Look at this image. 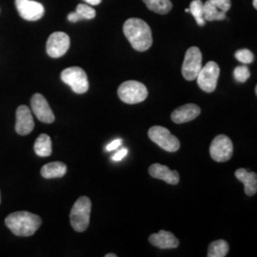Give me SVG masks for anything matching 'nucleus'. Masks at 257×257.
Returning a JSON list of instances; mask_svg holds the SVG:
<instances>
[{
  "label": "nucleus",
  "mask_w": 257,
  "mask_h": 257,
  "mask_svg": "<svg viewBox=\"0 0 257 257\" xmlns=\"http://www.w3.org/2000/svg\"><path fill=\"white\" fill-rule=\"evenodd\" d=\"M31 106L35 115L39 121L46 124H51L55 121V114L47 101L46 98L42 94L40 93L34 94L31 99Z\"/></svg>",
  "instance_id": "obj_12"
},
{
  "label": "nucleus",
  "mask_w": 257,
  "mask_h": 257,
  "mask_svg": "<svg viewBox=\"0 0 257 257\" xmlns=\"http://www.w3.org/2000/svg\"><path fill=\"white\" fill-rule=\"evenodd\" d=\"M235 58L243 64H249L253 61V54L248 49H241L235 53Z\"/></svg>",
  "instance_id": "obj_26"
},
{
  "label": "nucleus",
  "mask_w": 257,
  "mask_h": 257,
  "mask_svg": "<svg viewBox=\"0 0 257 257\" xmlns=\"http://www.w3.org/2000/svg\"><path fill=\"white\" fill-rule=\"evenodd\" d=\"M81 17L76 13V12H74V13H71V14H69L68 15V20L69 21H71L72 23H75V22H77V21H79V20H81Z\"/></svg>",
  "instance_id": "obj_30"
},
{
  "label": "nucleus",
  "mask_w": 257,
  "mask_h": 257,
  "mask_svg": "<svg viewBox=\"0 0 257 257\" xmlns=\"http://www.w3.org/2000/svg\"><path fill=\"white\" fill-rule=\"evenodd\" d=\"M118 96L121 101L127 104H138L148 97V90L143 83L136 80H128L122 83L118 88Z\"/></svg>",
  "instance_id": "obj_4"
},
{
  "label": "nucleus",
  "mask_w": 257,
  "mask_h": 257,
  "mask_svg": "<svg viewBox=\"0 0 257 257\" xmlns=\"http://www.w3.org/2000/svg\"><path fill=\"white\" fill-rule=\"evenodd\" d=\"M203 18L206 21H215V20H224L226 19V13L217 9L210 0L206 1L203 4Z\"/></svg>",
  "instance_id": "obj_20"
},
{
  "label": "nucleus",
  "mask_w": 257,
  "mask_h": 257,
  "mask_svg": "<svg viewBox=\"0 0 257 257\" xmlns=\"http://www.w3.org/2000/svg\"><path fill=\"white\" fill-rule=\"evenodd\" d=\"M203 3L201 0H193L190 4V13L193 15L199 26H204L206 20L203 18Z\"/></svg>",
  "instance_id": "obj_23"
},
{
  "label": "nucleus",
  "mask_w": 257,
  "mask_h": 257,
  "mask_svg": "<svg viewBox=\"0 0 257 257\" xmlns=\"http://www.w3.org/2000/svg\"><path fill=\"white\" fill-rule=\"evenodd\" d=\"M147 8L158 15H166L171 12L173 4L170 0H143Z\"/></svg>",
  "instance_id": "obj_21"
},
{
  "label": "nucleus",
  "mask_w": 257,
  "mask_h": 257,
  "mask_svg": "<svg viewBox=\"0 0 257 257\" xmlns=\"http://www.w3.org/2000/svg\"><path fill=\"white\" fill-rule=\"evenodd\" d=\"M83 1H85L86 3L92 5V6H96V5L101 3L102 0H83Z\"/></svg>",
  "instance_id": "obj_31"
},
{
  "label": "nucleus",
  "mask_w": 257,
  "mask_h": 257,
  "mask_svg": "<svg viewBox=\"0 0 257 257\" xmlns=\"http://www.w3.org/2000/svg\"><path fill=\"white\" fill-rule=\"evenodd\" d=\"M233 75L237 82L244 83L246 82L249 78L250 73H249L248 67L246 65H244V66L236 67L233 71Z\"/></svg>",
  "instance_id": "obj_25"
},
{
  "label": "nucleus",
  "mask_w": 257,
  "mask_h": 257,
  "mask_svg": "<svg viewBox=\"0 0 257 257\" xmlns=\"http://www.w3.org/2000/svg\"><path fill=\"white\" fill-rule=\"evenodd\" d=\"M220 69L218 64L214 61L208 62L204 68H201L199 74L196 77L199 88L204 92H213L216 89Z\"/></svg>",
  "instance_id": "obj_8"
},
{
  "label": "nucleus",
  "mask_w": 257,
  "mask_h": 257,
  "mask_svg": "<svg viewBox=\"0 0 257 257\" xmlns=\"http://www.w3.org/2000/svg\"><path fill=\"white\" fill-rule=\"evenodd\" d=\"M92 201L87 196L79 197L73 206L70 213L71 225L75 231L82 232L87 230L90 224Z\"/></svg>",
  "instance_id": "obj_3"
},
{
  "label": "nucleus",
  "mask_w": 257,
  "mask_h": 257,
  "mask_svg": "<svg viewBox=\"0 0 257 257\" xmlns=\"http://www.w3.org/2000/svg\"><path fill=\"white\" fill-rule=\"evenodd\" d=\"M149 174L152 177L163 180L168 184L176 185L179 183V174L177 171H172L170 168L162 164H153L149 168Z\"/></svg>",
  "instance_id": "obj_16"
},
{
  "label": "nucleus",
  "mask_w": 257,
  "mask_h": 257,
  "mask_svg": "<svg viewBox=\"0 0 257 257\" xmlns=\"http://www.w3.org/2000/svg\"><path fill=\"white\" fill-rule=\"evenodd\" d=\"M229 244L227 241L219 239L211 242L208 248L209 257H225L229 252Z\"/></svg>",
  "instance_id": "obj_22"
},
{
  "label": "nucleus",
  "mask_w": 257,
  "mask_h": 257,
  "mask_svg": "<svg viewBox=\"0 0 257 257\" xmlns=\"http://www.w3.org/2000/svg\"><path fill=\"white\" fill-rule=\"evenodd\" d=\"M127 154H128V150L127 149H122V150H120L118 153H116L114 156H112L111 159L113 161H120L121 159H123L125 156H127Z\"/></svg>",
  "instance_id": "obj_28"
},
{
  "label": "nucleus",
  "mask_w": 257,
  "mask_h": 257,
  "mask_svg": "<svg viewBox=\"0 0 257 257\" xmlns=\"http://www.w3.org/2000/svg\"><path fill=\"white\" fill-rule=\"evenodd\" d=\"M75 12L81 17L82 19H92L95 18V10L86 4H78Z\"/></svg>",
  "instance_id": "obj_24"
},
{
  "label": "nucleus",
  "mask_w": 257,
  "mask_h": 257,
  "mask_svg": "<svg viewBox=\"0 0 257 257\" xmlns=\"http://www.w3.org/2000/svg\"><path fill=\"white\" fill-rule=\"evenodd\" d=\"M117 255L115 254V253H108V254H106L105 257H116Z\"/></svg>",
  "instance_id": "obj_32"
},
{
  "label": "nucleus",
  "mask_w": 257,
  "mask_h": 257,
  "mask_svg": "<svg viewBox=\"0 0 257 257\" xmlns=\"http://www.w3.org/2000/svg\"><path fill=\"white\" fill-rule=\"evenodd\" d=\"M0 202H1V195H0Z\"/></svg>",
  "instance_id": "obj_35"
},
{
  "label": "nucleus",
  "mask_w": 257,
  "mask_h": 257,
  "mask_svg": "<svg viewBox=\"0 0 257 257\" xmlns=\"http://www.w3.org/2000/svg\"><path fill=\"white\" fill-rule=\"evenodd\" d=\"M35 128V122L31 110L25 105L19 106L17 110L16 131L20 136H27Z\"/></svg>",
  "instance_id": "obj_13"
},
{
  "label": "nucleus",
  "mask_w": 257,
  "mask_h": 257,
  "mask_svg": "<svg viewBox=\"0 0 257 257\" xmlns=\"http://www.w3.org/2000/svg\"><path fill=\"white\" fill-rule=\"evenodd\" d=\"M235 177L244 184L245 193L248 196H253L257 192V175L249 173L246 169L240 168L235 171Z\"/></svg>",
  "instance_id": "obj_17"
},
{
  "label": "nucleus",
  "mask_w": 257,
  "mask_h": 257,
  "mask_svg": "<svg viewBox=\"0 0 257 257\" xmlns=\"http://www.w3.org/2000/svg\"><path fill=\"white\" fill-rule=\"evenodd\" d=\"M122 144V140L121 139H114L112 142H110V144L107 146L106 150L107 151H113V150H116L117 148H119Z\"/></svg>",
  "instance_id": "obj_29"
},
{
  "label": "nucleus",
  "mask_w": 257,
  "mask_h": 257,
  "mask_svg": "<svg viewBox=\"0 0 257 257\" xmlns=\"http://www.w3.org/2000/svg\"><path fill=\"white\" fill-rule=\"evenodd\" d=\"M71 45L70 37L63 32L52 34L47 41V54L53 58H59L68 52Z\"/></svg>",
  "instance_id": "obj_10"
},
{
  "label": "nucleus",
  "mask_w": 257,
  "mask_h": 257,
  "mask_svg": "<svg viewBox=\"0 0 257 257\" xmlns=\"http://www.w3.org/2000/svg\"><path fill=\"white\" fill-rule=\"evenodd\" d=\"M61 80L70 86L75 93L82 94L89 90L88 76L85 71L79 67L67 68L61 73Z\"/></svg>",
  "instance_id": "obj_6"
},
{
  "label": "nucleus",
  "mask_w": 257,
  "mask_h": 257,
  "mask_svg": "<svg viewBox=\"0 0 257 257\" xmlns=\"http://www.w3.org/2000/svg\"><path fill=\"white\" fill-rule=\"evenodd\" d=\"M185 12H186V13H190V9H186L185 10Z\"/></svg>",
  "instance_id": "obj_34"
},
{
  "label": "nucleus",
  "mask_w": 257,
  "mask_h": 257,
  "mask_svg": "<svg viewBox=\"0 0 257 257\" xmlns=\"http://www.w3.org/2000/svg\"><path fill=\"white\" fill-rule=\"evenodd\" d=\"M67 173V166L63 162L55 161L48 163L41 169V175L46 178H60L63 177Z\"/></svg>",
  "instance_id": "obj_18"
},
{
  "label": "nucleus",
  "mask_w": 257,
  "mask_h": 257,
  "mask_svg": "<svg viewBox=\"0 0 257 257\" xmlns=\"http://www.w3.org/2000/svg\"><path fill=\"white\" fill-rule=\"evenodd\" d=\"M211 4H213L217 9L227 13L230 9L231 1L230 0H210Z\"/></svg>",
  "instance_id": "obj_27"
},
{
  "label": "nucleus",
  "mask_w": 257,
  "mask_h": 257,
  "mask_svg": "<svg viewBox=\"0 0 257 257\" xmlns=\"http://www.w3.org/2000/svg\"><path fill=\"white\" fill-rule=\"evenodd\" d=\"M41 218L29 211H17L9 214L6 219V226L18 236H31L35 234L41 226Z\"/></svg>",
  "instance_id": "obj_2"
},
{
  "label": "nucleus",
  "mask_w": 257,
  "mask_h": 257,
  "mask_svg": "<svg viewBox=\"0 0 257 257\" xmlns=\"http://www.w3.org/2000/svg\"><path fill=\"white\" fill-rule=\"evenodd\" d=\"M252 5H253V7H254L255 9H257V0H253V1H252Z\"/></svg>",
  "instance_id": "obj_33"
},
{
  "label": "nucleus",
  "mask_w": 257,
  "mask_h": 257,
  "mask_svg": "<svg viewBox=\"0 0 257 257\" xmlns=\"http://www.w3.org/2000/svg\"><path fill=\"white\" fill-rule=\"evenodd\" d=\"M201 113V109L195 104H186L175 109L171 115L172 120L176 124H183L195 119Z\"/></svg>",
  "instance_id": "obj_14"
},
{
  "label": "nucleus",
  "mask_w": 257,
  "mask_h": 257,
  "mask_svg": "<svg viewBox=\"0 0 257 257\" xmlns=\"http://www.w3.org/2000/svg\"><path fill=\"white\" fill-rule=\"evenodd\" d=\"M233 153V145L230 138L225 135H219L212 140L210 154L211 158L215 162H227L229 161Z\"/></svg>",
  "instance_id": "obj_9"
},
{
  "label": "nucleus",
  "mask_w": 257,
  "mask_h": 257,
  "mask_svg": "<svg viewBox=\"0 0 257 257\" xmlns=\"http://www.w3.org/2000/svg\"><path fill=\"white\" fill-rule=\"evenodd\" d=\"M16 6L20 17L28 21H37L45 13L43 5L34 0H16Z\"/></svg>",
  "instance_id": "obj_11"
},
{
  "label": "nucleus",
  "mask_w": 257,
  "mask_h": 257,
  "mask_svg": "<svg viewBox=\"0 0 257 257\" xmlns=\"http://www.w3.org/2000/svg\"><path fill=\"white\" fill-rule=\"evenodd\" d=\"M148 136L153 142L166 152L175 153L180 149L179 140L165 127L154 126L149 130Z\"/></svg>",
  "instance_id": "obj_5"
},
{
  "label": "nucleus",
  "mask_w": 257,
  "mask_h": 257,
  "mask_svg": "<svg viewBox=\"0 0 257 257\" xmlns=\"http://www.w3.org/2000/svg\"><path fill=\"white\" fill-rule=\"evenodd\" d=\"M123 33L132 47L138 52L148 51L153 45L152 30L142 19H128L123 25Z\"/></svg>",
  "instance_id": "obj_1"
},
{
  "label": "nucleus",
  "mask_w": 257,
  "mask_h": 257,
  "mask_svg": "<svg viewBox=\"0 0 257 257\" xmlns=\"http://www.w3.org/2000/svg\"><path fill=\"white\" fill-rule=\"evenodd\" d=\"M149 242L156 248H175L179 246V241L176 238L174 233L167 230H159V232L150 235Z\"/></svg>",
  "instance_id": "obj_15"
},
{
  "label": "nucleus",
  "mask_w": 257,
  "mask_h": 257,
  "mask_svg": "<svg viewBox=\"0 0 257 257\" xmlns=\"http://www.w3.org/2000/svg\"><path fill=\"white\" fill-rule=\"evenodd\" d=\"M202 68V54L197 47H191L186 52L182 65V75L188 81L196 79Z\"/></svg>",
  "instance_id": "obj_7"
},
{
  "label": "nucleus",
  "mask_w": 257,
  "mask_h": 257,
  "mask_svg": "<svg viewBox=\"0 0 257 257\" xmlns=\"http://www.w3.org/2000/svg\"><path fill=\"white\" fill-rule=\"evenodd\" d=\"M34 148H35V152L37 156H41V157L50 156L53 152L52 139L48 135L42 134L37 138Z\"/></svg>",
  "instance_id": "obj_19"
}]
</instances>
